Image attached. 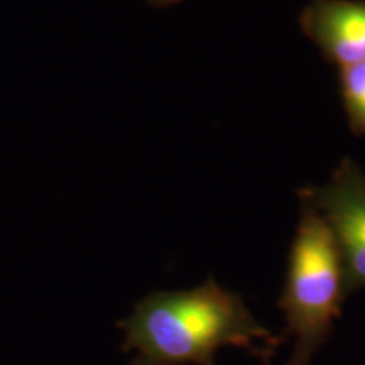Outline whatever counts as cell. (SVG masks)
<instances>
[{
	"instance_id": "obj_1",
	"label": "cell",
	"mask_w": 365,
	"mask_h": 365,
	"mask_svg": "<svg viewBox=\"0 0 365 365\" xmlns=\"http://www.w3.org/2000/svg\"><path fill=\"white\" fill-rule=\"evenodd\" d=\"M132 365H215L225 346L272 339L239 296L208 279L144 296L120 322Z\"/></svg>"
},
{
	"instance_id": "obj_2",
	"label": "cell",
	"mask_w": 365,
	"mask_h": 365,
	"mask_svg": "<svg viewBox=\"0 0 365 365\" xmlns=\"http://www.w3.org/2000/svg\"><path fill=\"white\" fill-rule=\"evenodd\" d=\"M345 269L330 228L304 202L289 254L282 312L296 346L291 365H308L339 318Z\"/></svg>"
},
{
	"instance_id": "obj_3",
	"label": "cell",
	"mask_w": 365,
	"mask_h": 365,
	"mask_svg": "<svg viewBox=\"0 0 365 365\" xmlns=\"http://www.w3.org/2000/svg\"><path fill=\"white\" fill-rule=\"evenodd\" d=\"M304 202L330 228L345 269L346 293L365 287V171L344 159L327 185L307 191Z\"/></svg>"
},
{
	"instance_id": "obj_4",
	"label": "cell",
	"mask_w": 365,
	"mask_h": 365,
	"mask_svg": "<svg viewBox=\"0 0 365 365\" xmlns=\"http://www.w3.org/2000/svg\"><path fill=\"white\" fill-rule=\"evenodd\" d=\"M299 26L339 70L365 63L364 0H312L301 12Z\"/></svg>"
},
{
	"instance_id": "obj_5",
	"label": "cell",
	"mask_w": 365,
	"mask_h": 365,
	"mask_svg": "<svg viewBox=\"0 0 365 365\" xmlns=\"http://www.w3.org/2000/svg\"><path fill=\"white\" fill-rule=\"evenodd\" d=\"M340 91L350 130L365 134V63L341 68Z\"/></svg>"
},
{
	"instance_id": "obj_6",
	"label": "cell",
	"mask_w": 365,
	"mask_h": 365,
	"mask_svg": "<svg viewBox=\"0 0 365 365\" xmlns=\"http://www.w3.org/2000/svg\"><path fill=\"white\" fill-rule=\"evenodd\" d=\"M144 2L150 4L153 7H159V9H164V7H170V6H175V4H180L181 0H144Z\"/></svg>"
}]
</instances>
